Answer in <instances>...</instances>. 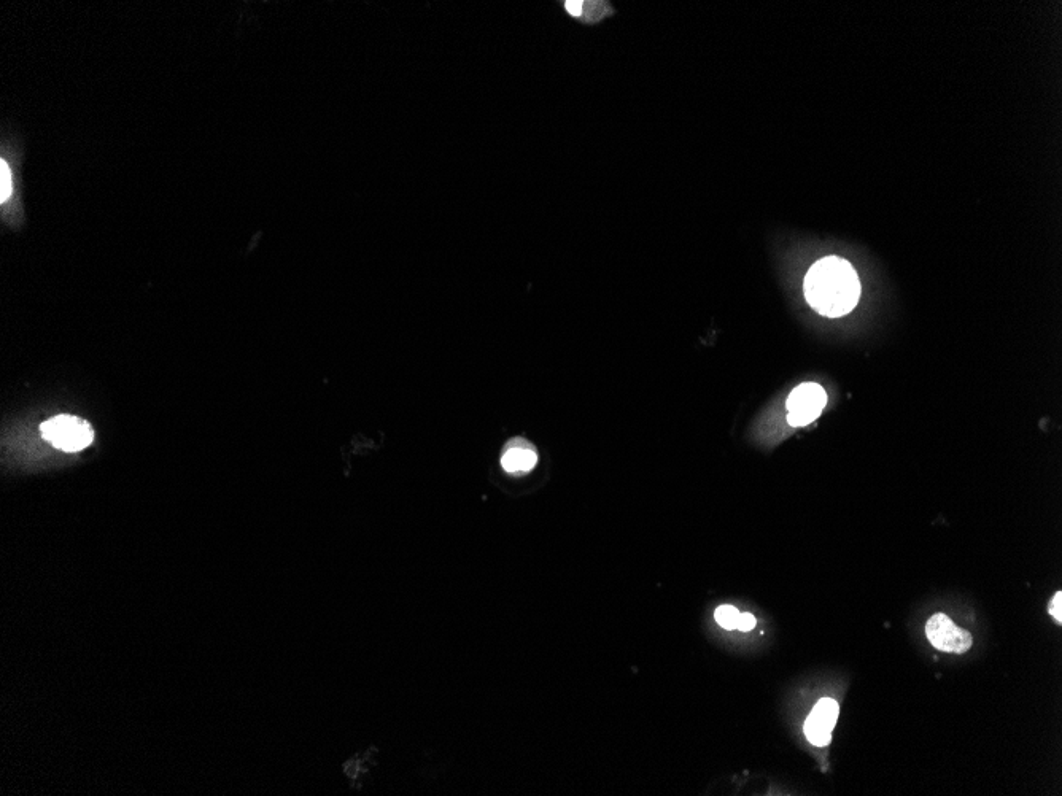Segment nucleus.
I'll return each instance as SVG.
<instances>
[{
  "label": "nucleus",
  "instance_id": "f257e3e1",
  "mask_svg": "<svg viewBox=\"0 0 1062 796\" xmlns=\"http://www.w3.org/2000/svg\"><path fill=\"white\" fill-rule=\"evenodd\" d=\"M808 304L824 317L848 315L861 298V282L853 264L829 256L811 266L803 283Z\"/></svg>",
  "mask_w": 1062,
  "mask_h": 796
},
{
  "label": "nucleus",
  "instance_id": "f03ea898",
  "mask_svg": "<svg viewBox=\"0 0 1062 796\" xmlns=\"http://www.w3.org/2000/svg\"><path fill=\"white\" fill-rule=\"evenodd\" d=\"M23 156L20 137L5 132L0 142V210L5 223L15 228L24 223Z\"/></svg>",
  "mask_w": 1062,
  "mask_h": 796
},
{
  "label": "nucleus",
  "instance_id": "7ed1b4c3",
  "mask_svg": "<svg viewBox=\"0 0 1062 796\" xmlns=\"http://www.w3.org/2000/svg\"><path fill=\"white\" fill-rule=\"evenodd\" d=\"M45 441L64 452H80L94 441V431L90 423L72 417L58 415L40 426Z\"/></svg>",
  "mask_w": 1062,
  "mask_h": 796
},
{
  "label": "nucleus",
  "instance_id": "20e7f679",
  "mask_svg": "<svg viewBox=\"0 0 1062 796\" xmlns=\"http://www.w3.org/2000/svg\"><path fill=\"white\" fill-rule=\"evenodd\" d=\"M827 404V393L818 383H802L787 399V423L794 428L810 425Z\"/></svg>",
  "mask_w": 1062,
  "mask_h": 796
},
{
  "label": "nucleus",
  "instance_id": "39448f33",
  "mask_svg": "<svg viewBox=\"0 0 1062 796\" xmlns=\"http://www.w3.org/2000/svg\"><path fill=\"white\" fill-rule=\"evenodd\" d=\"M926 636L935 649L946 654H966L973 644L972 634L945 614L932 615L926 623Z\"/></svg>",
  "mask_w": 1062,
  "mask_h": 796
},
{
  "label": "nucleus",
  "instance_id": "423d86ee",
  "mask_svg": "<svg viewBox=\"0 0 1062 796\" xmlns=\"http://www.w3.org/2000/svg\"><path fill=\"white\" fill-rule=\"evenodd\" d=\"M838 712L840 708H838L837 701L830 700V698L821 700L814 706L813 712L805 722V735L811 744L818 747L829 744L832 730L837 723Z\"/></svg>",
  "mask_w": 1062,
  "mask_h": 796
},
{
  "label": "nucleus",
  "instance_id": "0eeeda50",
  "mask_svg": "<svg viewBox=\"0 0 1062 796\" xmlns=\"http://www.w3.org/2000/svg\"><path fill=\"white\" fill-rule=\"evenodd\" d=\"M536 461H538V455L528 445L509 447L501 458L504 471L512 472V474L531 471L535 468Z\"/></svg>",
  "mask_w": 1062,
  "mask_h": 796
},
{
  "label": "nucleus",
  "instance_id": "6e6552de",
  "mask_svg": "<svg viewBox=\"0 0 1062 796\" xmlns=\"http://www.w3.org/2000/svg\"><path fill=\"white\" fill-rule=\"evenodd\" d=\"M714 617H716V622H718L722 628H725V630H735L738 625L740 612L737 611V607L721 606L718 611H716V614H714Z\"/></svg>",
  "mask_w": 1062,
  "mask_h": 796
},
{
  "label": "nucleus",
  "instance_id": "1a4fd4ad",
  "mask_svg": "<svg viewBox=\"0 0 1062 796\" xmlns=\"http://www.w3.org/2000/svg\"><path fill=\"white\" fill-rule=\"evenodd\" d=\"M1050 614L1053 615V619L1061 625L1062 623V593L1058 592L1055 598L1051 599Z\"/></svg>",
  "mask_w": 1062,
  "mask_h": 796
},
{
  "label": "nucleus",
  "instance_id": "9d476101",
  "mask_svg": "<svg viewBox=\"0 0 1062 796\" xmlns=\"http://www.w3.org/2000/svg\"><path fill=\"white\" fill-rule=\"evenodd\" d=\"M754 626H756V619H754V615L740 614V617H738V630L745 631L746 633V631H751Z\"/></svg>",
  "mask_w": 1062,
  "mask_h": 796
}]
</instances>
